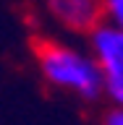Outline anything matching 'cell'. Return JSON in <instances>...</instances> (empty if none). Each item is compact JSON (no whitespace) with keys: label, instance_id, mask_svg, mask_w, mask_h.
Here are the masks:
<instances>
[{"label":"cell","instance_id":"cell-1","mask_svg":"<svg viewBox=\"0 0 123 125\" xmlns=\"http://www.w3.org/2000/svg\"><path fill=\"white\" fill-rule=\"evenodd\" d=\"M34 62L42 81L55 91L94 102L102 96V76L89 47H79L66 39H39Z\"/></svg>","mask_w":123,"mask_h":125},{"label":"cell","instance_id":"cell-2","mask_svg":"<svg viewBox=\"0 0 123 125\" xmlns=\"http://www.w3.org/2000/svg\"><path fill=\"white\" fill-rule=\"evenodd\" d=\"M86 42L102 76V96L123 109V34L100 23L86 34Z\"/></svg>","mask_w":123,"mask_h":125},{"label":"cell","instance_id":"cell-3","mask_svg":"<svg viewBox=\"0 0 123 125\" xmlns=\"http://www.w3.org/2000/svg\"><path fill=\"white\" fill-rule=\"evenodd\" d=\"M47 18L71 34H89L102 23L100 0H42Z\"/></svg>","mask_w":123,"mask_h":125},{"label":"cell","instance_id":"cell-4","mask_svg":"<svg viewBox=\"0 0 123 125\" xmlns=\"http://www.w3.org/2000/svg\"><path fill=\"white\" fill-rule=\"evenodd\" d=\"M102 5V23L123 34V0H100Z\"/></svg>","mask_w":123,"mask_h":125},{"label":"cell","instance_id":"cell-5","mask_svg":"<svg viewBox=\"0 0 123 125\" xmlns=\"http://www.w3.org/2000/svg\"><path fill=\"white\" fill-rule=\"evenodd\" d=\"M102 125H123V109L113 107L105 112V117H102Z\"/></svg>","mask_w":123,"mask_h":125}]
</instances>
